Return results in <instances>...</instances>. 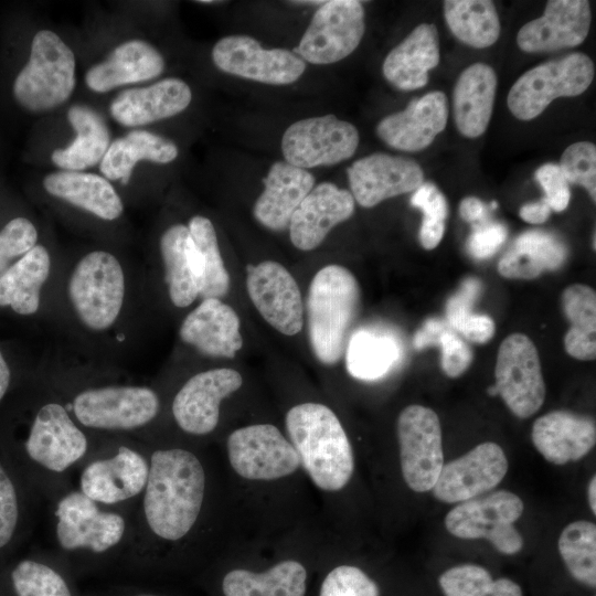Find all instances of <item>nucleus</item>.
Here are the masks:
<instances>
[{
    "label": "nucleus",
    "mask_w": 596,
    "mask_h": 596,
    "mask_svg": "<svg viewBox=\"0 0 596 596\" xmlns=\"http://www.w3.org/2000/svg\"><path fill=\"white\" fill-rule=\"evenodd\" d=\"M567 182L584 187L593 202L596 200V147L588 141L568 146L558 164Z\"/></svg>",
    "instance_id": "nucleus-48"
},
{
    "label": "nucleus",
    "mask_w": 596,
    "mask_h": 596,
    "mask_svg": "<svg viewBox=\"0 0 596 596\" xmlns=\"http://www.w3.org/2000/svg\"><path fill=\"white\" fill-rule=\"evenodd\" d=\"M347 173L351 194L363 207L415 191L424 182L423 169L416 161L382 152L356 160Z\"/></svg>",
    "instance_id": "nucleus-21"
},
{
    "label": "nucleus",
    "mask_w": 596,
    "mask_h": 596,
    "mask_svg": "<svg viewBox=\"0 0 596 596\" xmlns=\"http://www.w3.org/2000/svg\"><path fill=\"white\" fill-rule=\"evenodd\" d=\"M192 92L182 79L169 77L146 87L123 91L111 102V117L125 127H139L182 113Z\"/></svg>",
    "instance_id": "nucleus-26"
},
{
    "label": "nucleus",
    "mask_w": 596,
    "mask_h": 596,
    "mask_svg": "<svg viewBox=\"0 0 596 596\" xmlns=\"http://www.w3.org/2000/svg\"><path fill=\"white\" fill-rule=\"evenodd\" d=\"M592 22L586 0H551L543 15L529 21L518 32V46L529 53L577 46L586 39Z\"/></svg>",
    "instance_id": "nucleus-22"
},
{
    "label": "nucleus",
    "mask_w": 596,
    "mask_h": 596,
    "mask_svg": "<svg viewBox=\"0 0 596 596\" xmlns=\"http://www.w3.org/2000/svg\"><path fill=\"white\" fill-rule=\"evenodd\" d=\"M307 572L297 561L286 560L255 573L237 568L222 581L224 596H305Z\"/></svg>",
    "instance_id": "nucleus-39"
},
{
    "label": "nucleus",
    "mask_w": 596,
    "mask_h": 596,
    "mask_svg": "<svg viewBox=\"0 0 596 596\" xmlns=\"http://www.w3.org/2000/svg\"><path fill=\"white\" fill-rule=\"evenodd\" d=\"M148 475V449L139 439L100 437L78 467L75 488L102 505L132 513Z\"/></svg>",
    "instance_id": "nucleus-5"
},
{
    "label": "nucleus",
    "mask_w": 596,
    "mask_h": 596,
    "mask_svg": "<svg viewBox=\"0 0 596 596\" xmlns=\"http://www.w3.org/2000/svg\"><path fill=\"white\" fill-rule=\"evenodd\" d=\"M480 289L481 284L478 279L468 278L461 284L457 294L449 298L446 307V317L453 328L472 313L471 308Z\"/></svg>",
    "instance_id": "nucleus-54"
},
{
    "label": "nucleus",
    "mask_w": 596,
    "mask_h": 596,
    "mask_svg": "<svg viewBox=\"0 0 596 596\" xmlns=\"http://www.w3.org/2000/svg\"><path fill=\"white\" fill-rule=\"evenodd\" d=\"M286 429L300 465L318 488L338 491L349 482L352 447L332 409L320 403L296 405L287 412Z\"/></svg>",
    "instance_id": "nucleus-4"
},
{
    "label": "nucleus",
    "mask_w": 596,
    "mask_h": 596,
    "mask_svg": "<svg viewBox=\"0 0 596 596\" xmlns=\"http://www.w3.org/2000/svg\"><path fill=\"white\" fill-rule=\"evenodd\" d=\"M160 253L172 304L190 306L199 297L201 273L189 227L175 224L167 228L160 238Z\"/></svg>",
    "instance_id": "nucleus-34"
},
{
    "label": "nucleus",
    "mask_w": 596,
    "mask_h": 596,
    "mask_svg": "<svg viewBox=\"0 0 596 596\" xmlns=\"http://www.w3.org/2000/svg\"><path fill=\"white\" fill-rule=\"evenodd\" d=\"M240 327V318L230 305L206 298L184 318L179 334L204 355L233 359L243 345Z\"/></svg>",
    "instance_id": "nucleus-25"
},
{
    "label": "nucleus",
    "mask_w": 596,
    "mask_h": 596,
    "mask_svg": "<svg viewBox=\"0 0 596 596\" xmlns=\"http://www.w3.org/2000/svg\"><path fill=\"white\" fill-rule=\"evenodd\" d=\"M344 353L347 370L353 377L373 381L390 372L401 351L391 334L375 329H359L351 333Z\"/></svg>",
    "instance_id": "nucleus-41"
},
{
    "label": "nucleus",
    "mask_w": 596,
    "mask_h": 596,
    "mask_svg": "<svg viewBox=\"0 0 596 596\" xmlns=\"http://www.w3.org/2000/svg\"><path fill=\"white\" fill-rule=\"evenodd\" d=\"M11 382L10 369L0 352V402L4 398Z\"/></svg>",
    "instance_id": "nucleus-59"
},
{
    "label": "nucleus",
    "mask_w": 596,
    "mask_h": 596,
    "mask_svg": "<svg viewBox=\"0 0 596 596\" xmlns=\"http://www.w3.org/2000/svg\"><path fill=\"white\" fill-rule=\"evenodd\" d=\"M50 504L54 551L71 568L121 562L131 532V513L102 505L75 486Z\"/></svg>",
    "instance_id": "nucleus-3"
},
{
    "label": "nucleus",
    "mask_w": 596,
    "mask_h": 596,
    "mask_svg": "<svg viewBox=\"0 0 596 596\" xmlns=\"http://www.w3.org/2000/svg\"><path fill=\"white\" fill-rule=\"evenodd\" d=\"M164 70L160 52L142 40L126 41L116 46L108 57L93 65L85 75L88 88L106 93L116 87L146 82Z\"/></svg>",
    "instance_id": "nucleus-29"
},
{
    "label": "nucleus",
    "mask_w": 596,
    "mask_h": 596,
    "mask_svg": "<svg viewBox=\"0 0 596 596\" xmlns=\"http://www.w3.org/2000/svg\"><path fill=\"white\" fill-rule=\"evenodd\" d=\"M445 596H523L521 587L512 579H493L482 566L461 564L448 568L438 578Z\"/></svg>",
    "instance_id": "nucleus-46"
},
{
    "label": "nucleus",
    "mask_w": 596,
    "mask_h": 596,
    "mask_svg": "<svg viewBox=\"0 0 596 596\" xmlns=\"http://www.w3.org/2000/svg\"><path fill=\"white\" fill-rule=\"evenodd\" d=\"M189 231L200 265V292L202 299L225 297L230 291V275L221 256L215 228L202 215L189 221Z\"/></svg>",
    "instance_id": "nucleus-44"
},
{
    "label": "nucleus",
    "mask_w": 596,
    "mask_h": 596,
    "mask_svg": "<svg viewBox=\"0 0 596 596\" xmlns=\"http://www.w3.org/2000/svg\"><path fill=\"white\" fill-rule=\"evenodd\" d=\"M562 308L571 327L564 337L565 351L582 361L596 356V294L593 288L574 284L562 294Z\"/></svg>",
    "instance_id": "nucleus-42"
},
{
    "label": "nucleus",
    "mask_w": 596,
    "mask_h": 596,
    "mask_svg": "<svg viewBox=\"0 0 596 596\" xmlns=\"http://www.w3.org/2000/svg\"><path fill=\"white\" fill-rule=\"evenodd\" d=\"M365 30L364 8L355 0L326 1L315 12L294 53L311 64H332L350 55Z\"/></svg>",
    "instance_id": "nucleus-12"
},
{
    "label": "nucleus",
    "mask_w": 596,
    "mask_h": 596,
    "mask_svg": "<svg viewBox=\"0 0 596 596\" xmlns=\"http://www.w3.org/2000/svg\"><path fill=\"white\" fill-rule=\"evenodd\" d=\"M178 153L173 141L148 130L136 129L110 142L99 170L107 180H120L126 184L138 161L163 164L173 161Z\"/></svg>",
    "instance_id": "nucleus-36"
},
{
    "label": "nucleus",
    "mask_w": 596,
    "mask_h": 596,
    "mask_svg": "<svg viewBox=\"0 0 596 596\" xmlns=\"http://www.w3.org/2000/svg\"><path fill=\"white\" fill-rule=\"evenodd\" d=\"M41 498L0 450V557L26 536Z\"/></svg>",
    "instance_id": "nucleus-30"
},
{
    "label": "nucleus",
    "mask_w": 596,
    "mask_h": 596,
    "mask_svg": "<svg viewBox=\"0 0 596 596\" xmlns=\"http://www.w3.org/2000/svg\"><path fill=\"white\" fill-rule=\"evenodd\" d=\"M75 56L70 46L53 31L35 33L28 63L13 83V96L25 109L34 113L51 110L72 95Z\"/></svg>",
    "instance_id": "nucleus-8"
},
{
    "label": "nucleus",
    "mask_w": 596,
    "mask_h": 596,
    "mask_svg": "<svg viewBox=\"0 0 596 596\" xmlns=\"http://www.w3.org/2000/svg\"><path fill=\"white\" fill-rule=\"evenodd\" d=\"M551 209L542 199L538 202L526 203L520 209V216L530 224H542L550 216Z\"/></svg>",
    "instance_id": "nucleus-58"
},
{
    "label": "nucleus",
    "mask_w": 596,
    "mask_h": 596,
    "mask_svg": "<svg viewBox=\"0 0 596 596\" xmlns=\"http://www.w3.org/2000/svg\"><path fill=\"white\" fill-rule=\"evenodd\" d=\"M535 179L543 188L545 198L551 210L564 211L571 200L568 182L563 175L558 164L545 163L535 171Z\"/></svg>",
    "instance_id": "nucleus-53"
},
{
    "label": "nucleus",
    "mask_w": 596,
    "mask_h": 596,
    "mask_svg": "<svg viewBox=\"0 0 596 596\" xmlns=\"http://www.w3.org/2000/svg\"><path fill=\"white\" fill-rule=\"evenodd\" d=\"M497 207V203L496 202H491V209H496Z\"/></svg>",
    "instance_id": "nucleus-63"
},
{
    "label": "nucleus",
    "mask_w": 596,
    "mask_h": 596,
    "mask_svg": "<svg viewBox=\"0 0 596 596\" xmlns=\"http://www.w3.org/2000/svg\"><path fill=\"white\" fill-rule=\"evenodd\" d=\"M68 295L86 327L97 331L109 328L125 297V275L119 260L106 251L85 255L72 273Z\"/></svg>",
    "instance_id": "nucleus-10"
},
{
    "label": "nucleus",
    "mask_w": 596,
    "mask_h": 596,
    "mask_svg": "<svg viewBox=\"0 0 596 596\" xmlns=\"http://www.w3.org/2000/svg\"><path fill=\"white\" fill-rule=\"evenodd\" d=\"M439 58L436 25L421 23L386 55L383 75L400 89H417L427 84L428 72L438 65Z\"/></svg>",
    "instance_id": "nucleus-31"
},
{
    "label": "nucleus",
    "mask_w": 596,
    "mask_h": 596,
    "mask_svg": "<svg viewBox=\"0 0 596 596\" xmlns=\"http://www.w3.org/2000/svg\"><path fill=\"white\" fill-rule=\"evenodd\" d=\"M444 15L451 33L471 47L491 46L500 35V20L492 1L446 0Z\"/></svg>",
    "instance_id": "nucleus-43"
},
{
    "label": "nucleus",
    "mask_w": 596,
    "mask_h": 596,
    "mask_svg": "<svg viewBox=\"0 0 596 596\" xmlns=\"http://www.w3.org/2000/svg\"><path fill=\"white\" fill-rule=\"evenodd\" d=\"M67 119L76 137L65 148L52 152V162L67 171H82L100 163L110 146V132L105 120L86 105L71 106Z\"/></svg>",
    "instance_id": "nucleus-35"
},
{
    "label": "nucleus",
    "mask_w": 596,
    "mask_h": 596,
    "mask_svg": "<svg viewBox=\"0 0 596 596\" xmlns=\"http://www.w3.org/2000/svg\"><path fill=\"white\" fill-rule=\"evenodd\" d=\"M242 383V375L228 368L194 374L172 400L171 414L177 426L192 436L211 434L220 421L221 402L237 391Z\"/></svg>",
    "instance_id": "nucleus-18"
},
{
    "label": "nucleus",
    "mask_w": 596,
    "mask_h": 596,
    "mask_svg": "<svg viewBox=\"0 0 596 596\" xmlns=\"http://www.w3.org/2000/svg\"><path fill=\"white\" fill-rule=\"evenodd\" d=\"M358 129L334 115L300 119L283 135L285 161L300 169L332 166L351 158L359 145Z\"/></svg>",
    "instance_id": "nucleus-14"
},
{
    "label": "nucleus",
    "mask_w": 596,
    "mask_h": 596,
    "mask_svg": "<svg viewBox=\"0 0 596 596\" xmlns=\"http://www.w3.org/2000/svg\"><path fill=\"white\" fill-rule=\"evenodd\" d=\"M497 88V75L485 63L465 68L453 94L454 118L457 129L468 138L481 136L491 119Z\"/></svg>",
    "instance_id": "nucleus-32"
},
{
    "label": "nucleus",
    "mask_w": 596,
    "mask_h": 596,
    "mask_svg": "<svg viewBox=\"0 0 596 596\" xmlns=\"http://www.w3.org/2000/svg\"><path fill=\"white\" fill-rule=\"evenodd\" d=\"M494 376L498 395L517 417L528 418L543 405L545 383L538 350L528 336L512 333L501 342Z\"/></svg>",
    "instance_id": "nucleus-15"
},
{
    "label": "nucleus",
    "mask_w": 596,
    "mask_h": 596,
    "mask_svg": "<svg viewBox=\"0 0 596 596\" xmlns=\"http://www.w3.org/2000/svg\"><path fill=\"white\" fill-rule=\"evenodd\" d=\"M98 439L75 422L65 402L49 400L35 409L18 444L2 449L41 500L50 503L74 487L78 467Z\"/></svg>",
    "instance_id": "nucleus-2"
},
{
    "label": "nucleus",
    "mask_w": 596,
    "mask_h": 596,
    "mask_svg": "<svg viewBox=\"0 0 596 596\" xmlns=\"http://www.w3.org/2000/svg\"><path fill=\"white\" fill-rule=\"evenodd\" d=\"M215 66L224 73L270 85H288L305 72L306 63L286 49H264L247 35L220 39L212 49Z\"/></svg>",
    "instance_id": "nucleus-17"
},
{
    "label": "nucleus",
    "mask_w": 596,
    "mask_h": 596,
    "mask_svg": "<svg viewBox=\"0 0 596 596\" xmlns=\"http://www.w3.org/2000/svg\"><path fill=\"white\" fill-rule=\"evenodd\" d=\"M448 99L443 92H429L408 106L384 117L376 126L381 140L402 151L427 148L448 120Z\"/></svg>",
    "instance_id": "nucleus-23"
},
{
    "label": "nucleus",
    "mask_w": 596,
    "mask_h": 596,
    "mask_svg": "<svg viewBox=\"0 0 596 596\" xmlns=\"http://www.w3.org/2000/svg\"><path fill=\"white\" fill-rule=\"evenodd\" d=\"M146 488L131 513L129 544L121 562L152 566L168 549L179 547L199 525L207 493L201 458L179 446H150Z\"/></svg>",
    "instance_id": "nucleus-1"
},
{
    "label": "nucleus",
    "mask_w": 596,
    "mask_h": 596,
    "mask_svg": "<svg viewBox=\"0 0 596 596\" xmlns=\"http://www.w3.org/2000/svg\"><path fill=\"white\" fill-rule=\"evenodd\" d=\"M38 231L25 217H15L0 231V273L10 259L24 255L35 246Z\"/></svg>",
    "instance_id": "nucleus-50"
},
{
    "label": "nucleus",
    "mask_w": 596,
    "mask_h": 596,
    "mask_svg": "<svg viewBox=\"0 0 596 596\" xmlns=\"http://www.w3.org/2000/svg\"><path fill=\"white\" fill-rule=\"evenodd\" d=\"M560 555L572 575L581 584L596 586V525L578 520L566 525L557 541Z\"/></svg>",
    "instance_id": "nucleus-45"
},
{
    "label": "nucleus",
    "mask_w": 596,
    "mask_h": 596,
    "mask_svg": "<svg viewBox=\"0 0 596 596\" xmlns=\"http://www.w3.org/2000/svg\"><path fill=\"white\" fill-rule=\"evenodd\" d=\"M507 235L508 231L503 224L485 219L473 224L467 240V251L476 259L489 258L503 244Z\"/></svg>",
    "instance_id": "nucleus-52"
},
{
    "label": "nucleus",
    "mask_w": 596,
    "mask_h": 596,
    "mask_svg": "<svg viewBox=\"0 0 596 596\" xmlns=\"http://www.w3.org/2000/svg\"><path fill=\"white\" fill-rule=\"evenodd\" d=\"M459 214L467 222L478 223L485 220L487 207L478 198L468 196L461 200L459 204Z\"/></svg>",
    "instance_id": "nucleus-57"
},
{
    "label": "nucleus",
    "mask_w": 596,
    "mask_h": 596,
    "mask_svg": "<svg viewBox=\"0 0 596 596\" xmlns=\"http://www.w3.org/2000/svg\"><path fill=\"white\" fill-rule=\"evenodd\" d=\"M75 422L88 434L124 436L138 433L159 415L158 393L139 385L83 389L65 402Z\"/></svg>",
    "instance_id": "nucleus-7"
},
{
    "label": "nucleus",
    "mask_w": 596,
    "mask_h": 596,
    "mask_svg": "<svg viewBox=\"0 0 596 596\" xmlns=\"http://www.w3.org/2000/svg\"><path fill=\"white\" fill-rule=\"evenodd\" d=\"M396 430L404 481L416 492L432 490L444 466L437 414L429 407L409 405L400 413Z\"/></svg>",
    "instance_id": "nucleus-13"
},
{
    "label": "nucleus",
    "mask_w": 596,
    "mask_h": 596,
    "mask_svg": "<svg viewBox=\"0 0 596 596\" xmlns=\"http://www.w3.org/2000/svg\"><path fill=\"white\" fill-rule=\"evenodd\" d=\"M263 184L264 190L253 206L254 217L264 227L279 232L289 227L292 214L315 187V178L305 169L277 161Z\"/></svg>",
    "instance_id": "nucleus-28"
},
{
    "label": "nucleus",
    "mask_w": 596,
    "mask_h": 596,
    "mask_svg": "<svg viewBox=\"0 0 596 596\" xmlns=\"http://www.w3.org/2000/svg\"><path fill=\"white\" fill-rule=\"evenodd\" d=\"M411 204L423 213L419 228V242L425 249L435 248L445 232V221L448 216V203L438 188L429 182H423L413 193Z\"/></svg>",
    "instance_id": "nucleus-47"
},
{
    "label": "nucleus",
    "mask_w": 596,
    "mask_h": 596,
    "mask_svg": "<svg viewBox=\"0 0 596 596\" xmlns=\"http://www.w3.org/2000/svg\"><path fill=\"white\" fill-rule=\"evenodd\" d=\"M319 596H380V589L361 568L340 565L324 577Z\"/></svg>",
    "instance_id": "nucleus-49"
},
{
    "label": "nucleus",
    "mask_w": 596,
    "mask_h": 596,
    "mask_svg": "<svg viewBox=\"0 0 596 596\" xmlns=\"http://www.w3.org/2000/svg\"><path fill=\"white\" fill-rule=\"evenodd\" d=\"M66 568L54 550L19 560L9 573L14 596H74Z\"/></svg>",
    "instance_id": "nucleus-40"
},
{
    "label": "nucleus",
    "mask_w": 596,
    "mask_h": 596,
    "mask_svg": "<svg viewBox=\"0 0 596 596\" xmlns=\"http://www.w3.org/2000/svg\"><path fill=\"white\" fill-rule=\"evenodd\" d=\"M454 329L471 342L486 343L493 337L496 326L489 316L471 313Z\"/></svg>",
    "instance_id": "nucleus-55"
},
{
    "label": "nucleus",
    "mask_w": 596,
    "mask_h": 596,
    "mask_svg": "<svg viewBox=\"0 0 596 596\" xmlns=\"http://www.w3.org/2000/svg\"><path fill=\"white\" fill-rule=\"evenodd\" d=\"M446 329L443 321L432 318L427 320L414 337V345L421 350L427 345L436 344L440 333Z\"/></svg>",
    "instance_id": "nucleus-56"
},
{
    "label": "nucleus",
    "mask_w": 596,
    "mask_h": 596,
    "mask_svg": "<svg viewBox=\"0 0 596 596\" xmlns=\"http://www.w3.org/2000/svg\"><path fill=\"white\" fill-rule=\"evenodd\" d=\"M246 288L260 316L278 332L295 336L304 327V302L292 275L279 263L247 265Z\"/></svg>",
    "instance_id": "nucleus-19"
},
{
    "label": "nucleus",
    "mask_w": 596,
    "mask_h": 596,
    "mask_svg": "<svg viewBox=\"0 0 596 596\" xmlns=\"http://www.w3.org/2000/svg\"><path fill=\"white\" fill-rule=\"evenodd\" d=\"M127 596H158L156 594L147 593V592H135Z\"/></svg>",
    "instance_id": "nucleus-62"
},
{
    "label": "nucleus",
    "mask_w": 596,
    "mask_h": 596,
    "mask_svg": "<svg viewBox=\"0 0 596 596\" xmlns=\"http://www.w3.org/2000/svg\"><path fill=\"white\" fill-rule=\"evenodd\" d=\"M436 344L440 347V365L447 376L458 377L469 368L472 351L456 332L445 329Z\"/></svg>",
    "instance_id": "nucleus-51"
},
{
    "label": "nucleus",
    "mask_w": 596,
    "mask_h": 596,
    "mask_svg": "<svg viewBox=\"0 0 596 596\" xmlns=\"http://www.w3.org/2000/svg\"><path fill=\"white\" fill-rule=\"evenodd\" d=\"M487 393L490 395V396H497L498 395V389L496 387V385H491L487 389Z\"/></svg>",
    "instance_id": "nucleus-61"
},
{
    "label": "nucleus",
    "mask_w": 596,
    "mask_h": 596,
    "mask_svg": "<svg viewBox=\"0 0 596 596\" xmlns=\"http://www.w3.org/2000/svg\"><path fill=\"white\" fill-rule=\"evenodd\" d=\"M595 66L584 53H572L536 65L521 75L509 91L507 104L514 117L531 120L558 97L583 94L592 84Z\"/></svg>",
    "instance_id": "nucleus-9"
},
{
    "label": "nucleus",
    "mask_w": 596,
    "mask_h": 596,
    "mask_svg": "<svg viewBox=\"0 0 596 596\" xmlns=\"http://www.w3.org/2000/svg\"><path fill=\"white\" fill-rule=\"evenodd\" d=\"M508 468L507 456L498 444H479L443 466L432 488L433 496L445 503L473 499L498 486Z\"/></svg>",
    "instance_id": "nucleus-20"
},
{
    "label": "nucleus",
    "mask_w": 596,
    "mask_h": 596,
    "mask_svg": "<svg viewBox=\"0 0 596 596\" xmlns=\"http://www.w3.org/2000/svg\"><path fill=\"white\" fill-rule=\"evenodd\" d=\"M47 249L35 245L0 276V306L19 315H32L40 306V294L50 275Z\"/></svg>",
    "instance_id": "nucleus-38"
},
{
    "label": "nucleus",
    "mask_w": 596,
    "mask_h": 596,
    "mask_svg": "<svg viewBox=\"0 0 596 596\" xmlns=\"http://www.w3.org/2000/svg\"><path fill=\"white\" fill-rule=\"evenodd\" d=\"M360 306V286L348 268L331 264L313 276L306 312L309 343L318 361L332 365L341 360Z\"/></svg>",
    "instance_id": "nucleus-6"
},
{
    "label": "nucleus",
    "mask_w": 596,
    "mask_h": 596,
    "mask_svg": "<svg viewBox=\"0 0 596 596\" xmlns=\"http://www.w3.org/2000/svg\"><path fill=\"white\" fill-rule=\"evenodd\" d=\"M523 509L515 493L498 490L458 503L446 514L445 526L459 539H485L500 553L512 555L523 547V538L513 525Z\"/></svg>",
    "instance_id": "nucleus-11"
},
{
    "label": "nucleus",
    "mask_w": 596,
    "mask_h": 596,
    "mask_svg": "<svg viewBox=\"0 0 596 596\" xmlns=\"http://www.w3.org/2000/svg\"><path fill=\"white\" fill-rule=\"evenodd\" d=\"M354 205L350 191L331 182L317 184L292 214L288 227L292 245L300 251L317 248L337 224L352 216Z\"/></svg>",
    "instance_id": "nucleus-24"
},
{
    "label": "nucleus",
    "mask_w": 596,
    "mask_h": 596,
    "mask_svg": "<svg viewBox=\"0 0 596 596\" xmlns=\"http://www.w3.org/2000/svg\"><path fill=\"white\" fill-rule=\"evenodd\" d=\"M565 245L554 235L531 230L519 235L498 264L501 276L511 279H533L547 270L560 268L566 259Z\"/></svg>",
    "instance_id": "nucleus-37"
},
{
    "label": "nucleus",
    "mask_w": 596,
    "mask_h": 596,
    "mask_svg": "<svg viewBox=\"0 0 596 596\" xmlns=\"http://www.w3.org/2000/svg\"><path fill=\"white\" fill-rule=\"evenodd\" d=\"M531 437L536 450L554 465L585 457L596 443L595 421L570 411H553L539 417Z\"/></svg>",
    "instance_id": "nucleus-27"
},
{
    "label": "nucleus",
    "mask_w": 596,
    "mask_h": 596,
    "mask_svg": "<svg viewBox=\"0 0 596 596\" xmlns=\"http://www.w3.org/2000/svg\"><path fill=\"white\" fill-rule=\"evenodd\" d=\"M588 503L592 512L596 514V477L593 476L588 485Z\"/></svg>",
    "instance_id": "nucleus-60"
},
{
    "label": "nucleus",
    "mask_w": 596,
    "mask_h": 596,
    "mask_svg": "<svg viewBox=\"0 0 596 596\" xmlns=\"http://www.w3.org/2000/svg\"><path fill=\"white\" fill-rule=\"evenodd\" d=\"M43 187L49 194L105 221L118 219L124 211L123 201L110 182L95 173L55 171L45 175Z\"/></svg>",
    "instance_id": "nucleus-33"
},
{
    "label": "nucleus",
    "mask_w": 596,
    "mask_h": 596,
    "mask_svg": "<svg viewBox=\"0 0 596 596\" xmlns=\"http://www.w3.org/2000/svg\"><path fill=\"white\" fill-rule=\"evenodd\" d=\"M226 448L232 468L248 480H276L300 466L292 444L272 424L235 429L227 437Z\"/></svg>",
    "instance_id": "nucleus-16"
}]
</instances>
